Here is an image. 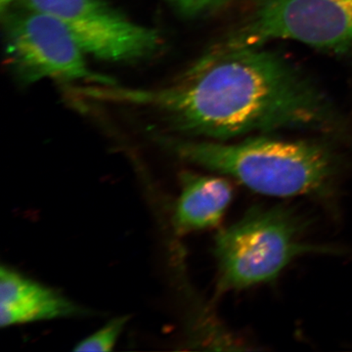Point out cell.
Wrapping results in <instances>:
<instances>
[{"instance_id": "8992f818", "label": "cell", "mask_w": 352, "mask_h": 352, "mask_svg": "<svg viewBox=\"0 0 352 352\" xmlns=\"http://www.w3.org/2000/svg\"><path fill=\"white\" fill-rule=\"evenodd\" d=\"M36 9L61 21L85 54L106 61H132L157 50L161 38L102 0H25Z\"/></svg>"}, {"instance_id": "8fae6325", "label": "cell", "mask_w": 352, "mask_h": 352, "mask_svg": "<svg viewBox=\"0 0 352 352\" xmlns=\"http://www.w3.org/2000/svg\"><path fill=\"white\" fill-rule=\"evenodd\" d=\"M14 1H15V0H0V4H1V10H6V9L8 8V7L10 6Z\"/></svg>"}, {"instance_id": "52a82bcc", "label": "cell", "mask_w": 352, "mask_h": 352, "mask_svg": "<svg viewBox=\"0 0 352 352\" xmlns=\"http://www.w3.org/2000/svg\"><path fill=\"white\" fill-rule=\"evenodd\" d=\"M85 308L61 293L17 270H0V325L2 328L34 322L85 316Z\"/></svg>"}, {"instance_id": "3957f363", "label": "cell", "mask_w": 352, "mask_h": 352, "mask_svg": "<svg viewBox=\"0 0 352 352\" xmlns=\"http://www.w3.org/2000/svg\"><path fill=\"white\" fill-rule=\"evenodd\" d=\"M305 220L289 208L254 207L215 236L217 293L242 291L276 279L295 259L337 249L305 241Z\"/></svg>"}, {"instance_id": "9c48e42d", "label": "cell", "mask_w": 352, "mask_h": 352, "mask_svg": "<svg viewBox=\"0 0 352 352\" xmlns=\"http://www.w3.org/2000/svg\"><path fill=\"white\" fill-rule=\"evenodd\" d=\"M129 320V316L126 315L111 319L103 327L76 344L74 351L102 352L113 351Z\"/></svg>"}, {"instance_id": "5b68a950", "label": "cell", "mask_w": 352, "mask_h": 352, "mask_svg": "<svg viewBox=\"0 0 352 352\" xmlns=\"http://www.w3.org/2000/svg\"><path fill=\"white\" fill-rule=\"evenodd\" d=\"M6 51L21 78L29 82L43 78L62 82L115 85L88 68L85 53L67 29L50 14L27 8L6 23Z\"/></svg>"}, {"instance_id": "30bf717a", "label": "cell", "mask_w": 352, "mask_h": 352, "mask_svg": "<svg viewBox=\"0 0 352 352\" xmlns=\"http://www.w3.org/2000/svg\"><path fill=\"white\" fill-rule=\"evenodd\" d=\"M182 13L187 15H198L217 8L227 0H170Z\"/></svg>"}, {"instance_id": "ba28073f", "label": "cell", "mask_w": 352, "mask_h": 352, "mask_svg": "<svg viewBox=\"0 0 352 352\" xmlns=\"http://www.w3.org/2000/svg\"><path fill=\"white\" fill-rule=\"evenodd\" d=\"M180 194L173 214L178 235L219 226L233 198L231 183L219 176L180 173Z\"/></svg>"}, {"instance_id": "6da1fadb", "label": "cell", "mask_w": 352, "mask_h": 352, "mask_svg": "<svg viewBox=\"0 0 352 352\" xmlns=\"http://www.w3.org/2000/svg\"><path fill=\"white\" fill-rule=\"evenodd\" d=\"M94 95L98 102L151 109L175 131L215 140L337 126L327 96L284 57L261 46H215L168 87L101 85Z\"/></svg>"}, {"instance_id": "277c9868", "label": "cell", "mask_w": 352, "mask_h": 352, "mask_svg": "<svg viewBox=\"0 0 352 352\" xmlns=\"http://www.w3.org/2000/svg\"><path fill=\"white\" fill-rule=\"evenodd\" d=\"M275 39L352 56V0H254L235 31L219 45L258 47Z\"/></svg>"}, {"instance_id": "7a4b0ae2", "label": "cell", "mask_w": 352, "mask_h": 352, "mask_svg": "<svg viewBox=\"0 0 352 352\" xmlns=\"http://www.w3.org/2000/svg\"><path fill=\"white\" fill-rule=\"evenodd\" d=\"M176 156L272 197H329L342 171L339 155L325 143L256 136L242 142L163 139Z\"/></svg>"}]
</instances>
